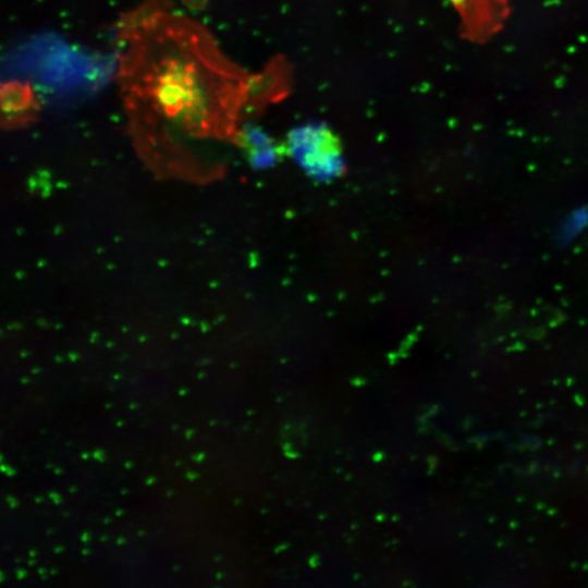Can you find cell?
Masks as SVG:
<instances>
[{"instance_id": "2", "label": "cell", "mask_w": 588, "mask_h": 588, "mask_svg": "<svg viewBox=\"0 0 588 588\" xmlns=\"http://www.w3.org/2000/svg\"><path fill=\"white\" fill-rule=\"evenodd\" d=\"M284 146L286 155L315 180L330 181L344 170L341 140L323 123L311 122L292 128Z\"/></svg>"}, {"instance_id": "4", "label": "cell", "mask_w": 588, "mask_h": 588, "mask_svg": "<svg viewBox=\"0 0 588 588\" xmlns=\"http://www.w3.org/2000/svg\"><path fill=\"white\" fill-rule=\"evenodd\" d=\"M233 137L256 168L270 167L286 155L284 142H277L261 127L253 124L237 128Z\"/></svg>"}, {"instance_id": "1", "label": "cell", "mask_w": 588, "mask_h": 588, "mask_svg": "<svg viewBox=\"0 0 588 588\" xmlns=\"http://www.w3.org/2000/svg\"><path fill=\"white\" fill-rule=\"evenodd\" d=\"M117 81L132 127L167 140L235 134L254 77L221 52L210 32L152 1L123 21Z\"/></svg>"}, {"instance_id": "5", "label": "cell", "mask_w": 588, "mask_h": 588, "mask_svg": "<svg viewBox=\"0 0 588 588\" xmlns=\"http://www.w3.org/2000/svg\"><path fill=\"white\" fill-rule=\"evenodd\" d=\"M588 226V204L566 216L558 231V240L568 244Z\"/></svg>"}, {"instance_id": "6", "label": "cell", "mask_w": 588, "mask_h": 588, "mask_svg": "<svg viewBox=\"0 0 588 588\" xmlns=\"http://www.w3.org/2000/svg\"><path fill=\"white\" fill-rule=\"evenodd\" d=\"M186 2V5L194 8V9H200L206 3V0H184Z\"/></svg>"}, {"instance_id": "3", "label": "cell", "mask_w": 588, "mask_h": 588, "mask_svg": "<svg viewBox=\"0 0 588 588\" xmlns=\"http://www.w3.org/2000/svg\"><path fill=\"white\" fill-rule=\"evenodd\" d=\"M0 106L2 125L8 127L34 121L40 109L32 86L20 81L2 83Z\"/></svg>"}]
</instances>
